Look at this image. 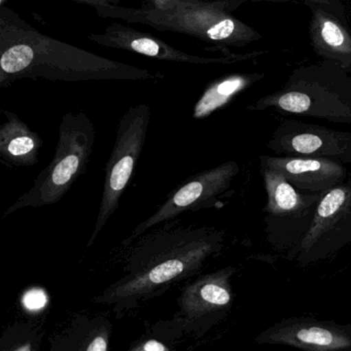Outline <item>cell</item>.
I'll return each instance as SVG.
<instances>
[{
    "label": "cell",
    "mask_w": 351,
    "mask_h": 351,
    "mask_svg": "<svg viewBox=\"0 0 351 351\" xmlns=\"http://www.w3.org/2000/svg\"><path fill=\"white\" fill-rule=\"evenodd\" d=\"M161 73L113 61L47 36L5 6L0 10V88L20 80H158Z\"/></svg>",
    "instance_id": "cell-1"
},
{
    "label": "cell",
    "mask_w": 351,
    "mask_h": 351,
    "mask_svg": "<svg viewBox=\"0 0 351 351\" xmlns=\"http://www.w3.org/2000/svg\"><path fill=\"white\" fill-rule=\"evenodd\" d=\"M220 233L173 219L132 241L129 274L107 289L100 302H117L152 294L197 274L220 249Z\"/></svg>",
    "instance_id": "cell-2"
},
{
    "label": "cell",
    "mask_w": 351,
    "mask_h": 351,
    "mask_svg": "<svg viewBox=\"0 0 351 351\" xmlns=\"http://www.w3.org/2000/svg\"><path fill=\"white\" fill-rule=\"evenodd\" d=\"M96 10L105 18L138 23L159 31L191 35L210 43L242 45L260 37L253 29L227 12L222 2L181 0L174 8L165 10L117 5Z\"/></svg>",
    "instance_id": "cell-3"
},
{
    "label": "cell",
    "mask_w": 351,
    "mask_h": 351,
    "mask_svg": "<svg viewBox=\"0 0 351 351\" xmlns=\"http://www.w3.org/2000/svg\"><path fill=\"white\" fill-rule=\"evenodd\" d=\"M95 137L94 123L86 113H65L59 125L53 160L35 178L32 187L6 208L3 217L59 202L88 169Z\"/></svg>",
    "instance_id": "cell-4"
},
{
    "label": "cell",
    "mask_w": 351,
    "mask_h": 351,
    "mask_svg": "<svg viewBox=\"0 0 351 351\" xmlns=\"http://www.w3.org/2000/svg\"><path fill=\"white\" fill-rule=\"evenodd\" d=\"M150 123V108L146 104L130 107L120 119L115 144L105 167L102 198L87 247L94 245L109 219L119 208L122 195L129 185L141 156Z\"/></svg>",
    "instance_id": "cell-5"
},
{
    "label": "cell",
    "mask_w": 351,
    "mask_h": 351,
    "mask_svg": "<svg viewBox=\"0 0 351 351\" xmlns=\"http://www.w3.org/2000/svg\"><path fill=\"white\" fill-rule=\"evenodd\" d=\"M237 170L234 162H227L190 178L167 196L152 216L139 223L131 234L122 241V245L127 247L150 229L177 219L185 213L210 206L229 187Z\"/></svg>",
    "instance_id": "cell-6"
},
{
    "label": "cell",
    "mask_w": 351,
    "mask_h": 351,
    "mask_svg": "<svg viewBox=\"0 0 351 351\" xmlns=\"http://www.w3.org/2000/svg\"><path fill=\"white\" fill-rule=\"evenodd\" d=\"M256 344L302 351H351V324L340 325L313 317H288L256 336Z\"/></svg>",
    "instance_id": "cell-7"
},
{
    "label": "cell",
    "mask_w": 351,
    "mask_h": 351,
    "mask_svg": "<svg viewBox=\"0 0 351 351\" xmlns=\"http://www.w3.org/2000/svg\"><path fill=\"white\" fill-rule=\"evenodd\" d=\"M89 39L102 47L124 49V51H132V53L161 60V61L197 64V65H207V64L222 61V60L200 57V56L185 53L171 47L168 43L157 37L121 24L111 25L102 33L91 34Z\"/></svg>",
    "instance_id": "cell-8"
},
{
    "label": "cell",
    "mask_w": 351,
    "mask_h": 351,
    "mask_svg": "<svg viewBox=\"0 0 351 351\" xmlns=\"http://www.w3.org/2000/svg\"><path fill=\"white\" fill-rule=\"evenodd\" d=\"M235 269L228 267L214 274L200 276L183 289L181 304L183 313L191 319L226 313L232 305L231 276Z\"/></svg>",
    "instance_id": "cell-9"
},
{
    "label": "cell",
    "mask_w": 351,
    "mask_h": 351,
    "mask_svg": "<svg viewBox=\"0 0 351 351\" xmlns=\"http://www.w3.org/2000/svg\"><path fill=\"white\" fill-rule=\"evenodd\" d=\"M5 121L0 125V162L8 168H29L38 162L43 146L41 135L16 113L1 109Z\"/></svg>",
    "instance_id": "cell-10"
},
{
    "label": "cell",
    "mask_w": 351,
    "mask_h": 351,
    "mask_svg": "<svg viewBox=\"0 0 351 351\" xmlns=\"http://www.w3.org/2000/svg\"><path fill=\"white\" fill-rule=\"evenodd\" d=\"M268 164L272 170L282 173L288 181L310 189L328 187L342 175L340 167L325 160H270Z\"/></svg>",
    "instance_id": "cell-11"
},
{
    "label": "cell",
    "mask_w": 351,
    "mask_h": 351,
    "mask_svg": "<svg viewBox=\"0 0 351 351\" xmlns=\"http://www.w3.org/2000/svg\"><path fill=\"white\" fill-rule=\"evenodd\" d=\"M311 35L319 51L333 57L351 58L350 33L327 12L315 10Z\"/></svg>",
    "instance_id": "cell-12"
},
{
    "label": "cell",
    "mask_w": 351,
    "mask_h": 351,
    "mask_svg": "<svg viewBox=\"0 0 351 351\" xmlns=\"http://www.w3.org/2000/svg\"><path fill=\"white\" fill-rule=\"evenodd\" d=\"M247 84L243 76L234 75L210 84L194 107L193 117L203 119L226 105Z\"/></svg>",
    "instance_id": "cell-13"
},
{
    "label": "cell",
    "mask_w": 351,
    "mask_h": 351,
    "mask_svg": "<svg viewBox=\"0 0 351 351\" xmlns=\"http://www.w3.org/2000/svg\"><path fill=\"white\" fill-rule=\"evenodd\" d=\"M269 206L278 214L290 213L300 206L301 198L282 173L275 170L266 172Z\"/></svg>",
    "instance_id": "cell-14"
},
{
    "label": "cell",
    "mask_w": 351,
    "mask_h": 351,
    "mask_svg": "<svg viewBox=\"0 0 351 351\" xmlns=\"http://www.w3.org/2000/svg\"><path fill=\"white\" fill-rule=\"evenodd\" d=\"M346 199V190L342 188H336V189L330 191L327 195L321 200L319 204V210H317V216L319 221L328 220V219L333 218L338 214Z\"/></svg>",
    "instance_id": "cell-15"
},
{
    "label": "cell",
    "mask_w": 351,
    "mask_h": 351,
    "mask_svg": "<svg viewBox=\"0 0 351 351\" xmlns=\"http://www.w3.org/2000/svg\"><path fill=\"white\" fill-rule=\"evenodd\" d=\"M278 104L288 112L301 113L308 110L311 105L310 98L299 92H291L280 97Z\"/></svg>",
    "instance_id": "cell-16"
},
{
    "label": "cell",
    "mask_w": 351,
    "mask_h": 351,
    "mask_svg": "<svg viewBox=\"0 0 351 351\" xmlns=\"http://www.w3.org/2000/svg\"><path fill=\"white\" fill-rule=\"evenodd\" d=\"M323 145L321 138L313 134H301L292 140V146L299 154H313Z\"/></svg>",
    "instance_id": "cell-17"
},
{
    "label": "cell",
    "mask_w": 351,
    "mask_h": 351,
    "mask_svg": "<svg viewBox=\"0 0 351 351\" xmlns=\"http://www.w3.org/2000/svg\"><path fill=\"white\" fill-rule=\"evenodd\" d=\"M109 350V334L106 330L97 332L88 340L82 351H107Z\"/></svg>",
    "instance_id": "cell-18"
},
{
    "label": "cell",
    "mask_w": 351,
    "mask_h": 351,
    "mask_svg": "<svg viewBox=\"0 0 351 351\" xmlns=\"http://www.w3.org/2000/svg\"><path fill=\"white\" fill-rule=\"evenodd\" d=\"M130 351H170L162 342L157 340H148L142 342L139 346H135L133 350Z\"/></svg>",
    "instance_id": "cell-19"
},
{
    "label": "cell",
    "mask_w": 351,
    "mask_h": 351,
    "mask_svg": "<svg viewBox=\"0 0 351 351\" xmlns=\"http://www.w3.org/2000/svg\"><path fill=\"white\" fill-rule=\"evenodd\" d=\"M71 1L78 2V3L88 4L94 8H109V6H115L119 3L120 0H71Z\"/></svg>",
    "instance_id": "cell-20"
},
{
    "label": "cell",
    "mask_w": 351,
    "mask_h": 351,
    "mask_svg": "<svg viewBox=\"0 0 351 351\" xmlns=\"http://www.w3.org/2000/svg\"><path fill=\"white\" fill-rule=\"evenodd\" d=\"M45 301L43 300V295L41 293H31L27 296L26 302L25 305L28 307L29 309H39Z\"/></svg>",
    "instance_id": "cell-21"
},
{
    "label": "cell",
    "mask_w": 351,
    "mask_h": 351,
    "mask_svg": "<svg viewBox=\"0 0 351 351\" xmlns=\"http://www.w3.org/2000/svg\"><path fill=\"white\" fill-rule=\"evenodd\" d=\"M154 6L152 8L157 10H169V8H174L179 3L181 0H152Z\"/></svg>",
    "instance_id": "cell-22"
},
{
    "label": "cell",
    "mask_w": 351,
    "mask_h": 351,
    "mask_svg": "<svg viewBox=\"0 0 351 351\" xmlns=\"http://www.w3.org/2000/svg\"><path fill=\"white\" fill-rule=\"evenodd\" d=\"M14 351H32L30 344H25V346H20L18 350Z\"/></svg>",
    "instance_id": "cell-23"
},
{
    "label": "cell",
    "mask_w": 351,
    "mask_h": 351,
    "mask_svg": "<svg viewBox=\"0 0 351 351\" xmlns=\"http://www.w3.org/2000/svg\"><path fill=\"white\" fill-rule=\"evenodd\" d=\"M309 1H313V2H315V3H321V4L331 3V0H309Z\"/></svg>",
    "instance_id": "cell-24"
},
{
    "label": "cell",
    "mask_w": 351,
    "mask_h": 351,
    "mask_svg": "<svg viewBox=\"0 0 351 351\" xmlns=\"http://www.w3.org/2000/svg\"><path fill=\"white\" fill-rule=\"evenodd\" d=\"M6 1H8V0H0V4H1V6H3Z\"/></svg>",
    "instance_id": "cell-25"
}]
</instances>
